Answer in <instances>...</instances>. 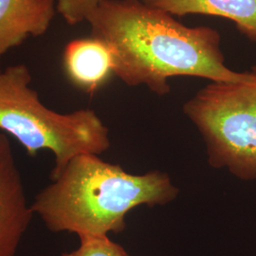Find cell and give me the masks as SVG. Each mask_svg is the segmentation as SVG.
<instances>
[{
  "instance_id": "obj_8",
  "label": "cell",
  "mask_w": 256,
  "mask_h": 256,
  "mask_svg": "<svg viewBox=\"0 0 256 256\" xmlns=\"http://www.w3.org/2000/svg\"><path fill=\"white\" fill-rule=\"evenodd\" d=\"M148 6L182 16L204 14L232 20L238 30L256 42V0H142Z\"/></svg>"
},
{
  "instance_id": "obj_5",
  "label": "cell",
  "mask_w": 256,
  "mask_h": 256,
  "mask_svg": "<svg viewBox=\"0 0 256 256\" xmlns=\"http://www.w3.org/2000/svg\"><path fill=\"white\" fill-rule=\"evenodd\" d=\"M34 216L9 138L0 132V256H16Z\"/></svg>"
},
{
  "instance_id": "obj_9",
  "label": "cell",
  "mask_w": 256,
  "mask_h": 256,
  "mask_svg": "<svg viewBox=\"0 0 256 256\" xmlns=\"http://www.w3.org/2000/svg\"><path fill=\"white\" fill-rule=\"evenodd\" d=\"M80 245L62 256H129L126 250L108 236H81Z\"/></svg>"
},
{
  "instance_id": "obj_1",
  "label": "cell",
  "mask_w": 256,
  "mask_h": 256,
  "mask_svg": "<svg viewBox=\"0 0 256 256\" xmlns=\"http://www.w3.org/2000/svg\"><path fill=\"white\" fill-rule=\"evenodd\" d=\"M86 22L92 36L110 46L114 74L130 86H146L162 96L170 92L173 77L236 82L250 76L225 64L216 30L187 27L142 0H102Z\"/></svg>"
},
{
  "instance_id": "obj_6",
  "label": "cell",
  "mask_w": 256,
  "mask_h": 256,
  "mask_svg": "<svg viewBox=\"0 0 256 256\" xmlns=\"http://www.w3.org/2000/svg\"><path fill=\"white\" fill-rule=\"evenodd\" d=\"M64 68L74 86L93 94L114 74V57L108 45L99 38L74 39L64 48Z\"/></svg>"
},
{
  "instance_id": "obj_7",
  "label": "cell",
  "mask_w": 256,
  "mask_h": 256,
  "mask_svg": "<svg viewBox=\"0 0 256 256\" xmlns=\"http://www.w3.org/2000/svg\"><path fill=\"white\" fill-rule=\"evenodd\" d=\"M54 0H0V63L3 55L28 37L46 32L54 16Z\"/></svg>"
},
{
  "instance_id": "obj_4",
  "label": "cell",
  "mask_w": 256,
  "mask_h": 256,
  "mask_svg": "<svg viewBox=\"0 0 256 256\" xmlns=\"http://www.w3.org/2000/svg\"><path fill=\"white\" fill-rule=\"evenodd\" d=\"M236 82H212L183 111L206 144L212 167L243 180H256V66Z\"/></svg>"
},
{
  "instance_id": "obj_2",
  "label": "cell",
  "mask_w": 256,
  "mask_h": 256,
  "mask_svg": "<svg viewBox=\"0 0 256 256\" xmlns=\"http://www.w3.org/2000/svg\"><path fill=\"white\" fill-rule=\"evenodd\" d=\"M178 194L160 171L133 174L98 155L75 156L38 192L32 209L54 232L108 236L126 228V216L140 205H164Z\"/></svg>"
},
{
  "instance_id": "obj_3",
  "label": "cell",
  "mask_w": 256,
  "mask_h": 256,
  "mask_svg": "<svg viewBox=\"0 0 256 256\" xmlns=\"http://www.w3.org/2000/svg\"><path fill=\"white\" fill-rule=\"evenodd\" d=\"M27 66L0 70V130L30 156L46 150L54 156L50 178L75 156L101 155L110 147V130L94 110L59 113L48 108L30 88Z\"/></svg>"
},
{
  "instance_id": "obj_10",
  "label": "cell",
  "mask_w": 256,
  "mask_h": 256,
  "mask_svg": "<svg viewBox=\"0 0 256 256\" xmlns=\"http://www.w3.org/2000/svg\"><path fill=\"white\" fill-rule=\"evenodd\" d=\"M102 0H56V9L70 25L86 21Z\"/></svg>"
}]
</instances>
